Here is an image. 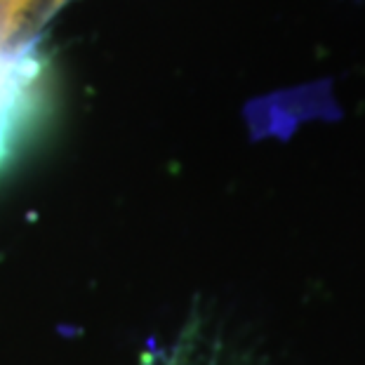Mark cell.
<instances>
[{
	"mask_svg": "<svg viewBox=\"0 0 365 365\" xmlns=\"http://www.w3.org/2000/svg\"><path fill=\"white\" fill-rule=\"evenodd\" d=\"M45 95V64L34 43H0V170L34 130Z\"/></svg>",
	"mask_w": 365,
	"mask_h": 365,
	"instance_id": "6da1fadb",
	"label": "cell"
},
{
	"mask_svg": "<svg viewBox=\"0 0 365 365\" xmlns=\"http://www.w3.org/2000/svg\"><path fill=\"white\" fill-rule=\"evenodd\" d=\"M31 0H0V26H3L7 34L17 38L21 19H24V12L29 10Z\"/></svg>",
	"mask_w": 365,
	"mask_h": 365,
	"instance_id": "7a4b0ae2",
	"label": "cell"
}]
</instances>
